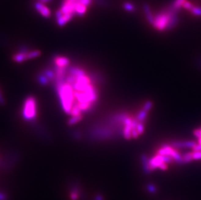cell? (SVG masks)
<instances>
[{"instance_id": "cell-1", "label": "cell", "mask_w": 201, "mask_h": 200, "mask_svg": "<svg viewBox=\"0 0 201 200\" xmlns=\"http://www.w3.org/2000/svg\"><path fill=\"white\" fill-rule=\"evenodd\" d=\"M63 78L64 77L56 79L57 93L64 111L70 114L75 103L74 92L72 86L68 82L64 81Z\"/></svg>"}, {"instance_id": "cell-2", "label": "cell", "mask_w": 201, "mask_h": 200, "mask_svg": "<svg viewBox=\"0 0 201 200\" xmlns=\"http://www.w3.org/2000/svg\"><path fill=\"white\" fill-rule=\"evenodd\" d=\"M23 116L27 121L34 120L37 116V101L33 96H29L25 100L23 111Z\"/></svg>"}, {"instance_id": "cell-3", "label": "cell", "mask_w": 201, "mask_h": 200, "mask_svg": "<svg viewBox=\"0 0 201 200\" xmlns=\"http://www.w3.org/2000/svg\"><path fill=\"white\" fill-rule=\"evenodd\" d=\"M169 22V16L166 11L159 12L154 16L153 26L159 31L166 29Z\"/></svg>"}, {"instance_id": "cell-4", "label": "cell", "mask_w": 201, "mask_h": 200, "mask_svg": "<svg viewBox=\"0 0 201 200\" xmlns=\"http://www.w3.org/2000/svg\"><path fill=\"white\" fill-rule=\"evenodd\" d=\"M35 9L37 10V11L45 18H49L51 16V11L50 10L44 5V3H42L41 2H37L35 5Z\"/></svg>"}, {"instance_id": "cell-5", "label": "cell", "mask_w": 201, "mask_h": 200, "mask_svg": "<svg viewBox=\"0 0 201 200\" xmlns=\"http://www.w3.org/2000/svg\"><path fill=\"white\" fill-rule=\"evenodd\" d=\"M54 63L56 64L58 68H67V66L70 64V60L67 58L63 57V56H57L54 59Z\"/></svg>"}, {"instance_id": "cell-6", "label": "cell", "mask_w": 201, "mask_h": 200, "mask_svg": "<svg viewBox=\"0 0 201 200\" xmlns=\"http://www.w3.org/2000/svg\"><path fill=\"white\" fill-rule=\"evenodd\" d=\"M163 163L164 162L162 160V158H161L159 155L151 158V159L149 160V165L150 170L152 171L155 168H159V166L162 165Z\"/></svg>"}, {"instance_id": "cell-7", "label": "cell", "mask_w": 201, "mask_h": 200, "mask_svg": "<svg viewBox=\"0 0 201 200\" xmlns=\"http://www.w3.org/2000/svg\"><path fill=\"white\" fill-rule=\"evenodd\" d=\"M143 10L144 13L145 14L146 18H147V21L150 24L153 25L154 24V16L151 12V9H150V6L147 4H144L143 6Z\"/></svg>"}, {"instance_id": "cell-8", "label": "cell", "mask_w": 201, "mask_h": 200, "mask_svg": "<svg viewBox=\"0 0 201 200\" xmlns=\"http://www.w3.org/2000/svg\"><path fill=\"white\" fill-rule=\"evenodd\" d=\"M141 159L143 169L144 173L147 174V175H148V174H150V172H152V170H150V168L149 160L148 159V157H147V155H142L141 156Z\"/></svg>"}, {"instance_id": "cell-9", "label": "cell", "mask_w": 201, "mask_h": 200, "mask_svg": "<svg viewBox=\"0 0 201 200\" xmlns=\"http://www.w3.org/2000/svg\"><path fill=\"white\" fill-rule=\"evenodd\" d=\"M27 52H20L14 54L13 57V59L14 62L17 63H22L27 60Z\"/></svg>"}, {"instance_id": "cell-10", "label": "cell", "mask_w": 201, "mask_h": 200, "mask_svg": "<svg viewBox=\"0 0 201 200\" xmlns=\"http://www.w3.org/2000/svg\"><path fill=\"white\" fill-rule=\"evenodd\" d=\"M197 144L194 142H174L173 146L176 147H194Z\"/></svg>"}, {"instance_id": "cell-11", "label": "cell", "mask_w": 201, "mask_h": 200, "mask_svg": "<svg viewBox=\"0 0 201 200\" xmlns=\"http://www.w3.org/2000/svg\"><path fill=\"white\" fill-rule=\"evenodd\" d=\"M186 0H174V1L170 5V7L173 9L174 11L178 12L180 9L183 6L184 2Z\"/></svg>"}, {"instance_id": "cell-12", "label": "cell", "mask_w": 201, "mask_h": 200, "mask_svg": "<svg viewBox=\"0 0 201 200\" xmlns=\"http://www.w3.org/2000/svg\"><path fill=\"white\" fill-rule=\"evenodd\" d=\"M83 119V115L80 116H72L68 121V125H73L78 124Z\"/></svg>"}, {"instance_id": "cell-13", "label": "cell", "mask_w": 201, "mask_h": 200, "mask_svg": "<svg viewBox=\"0 0 201 200\" xmlns=\"http://www.w3.org/2000/svg\"><path fill=\"white\" fill-rule=\"evenodd\" d=\"M41 55V52L39 50H33L27 52V60L38 57Z\"/></svg>"}, {"instance_id": "cell-14", "label": "cell", "mask_w": 201, "mask_h": 200, "mask_svg": "<svg viewBox=\"0 0 201 200\" xmlns=\"http://www.w3.org/2000/svg\"><path fill=\"white\" fill-rule=\"evenodd\" d=\"M183 163H188L193 160L192 153H187L182 156Z\"/></svg>"}, {"instance_id": "cell-15", "label": "cell", "mask_w": 201, "mask_h": 200, "mask_svg": "<svg viewBox=\"0 0 201 200\" xmlns=\"http://www.w3.org/2000/svg\"><path fill=\"white\" fill-rule=\"evenodd\" d=\"M147 112L143 109L142 111H141L139 112V113L138 114L137 116V120L141 122L144 121L146 117H147Z\"/></svg>"}, {"instance_id": "cell-16", "label": "cell", "mask_w": 201, "mask_h": 200, "mask_svg": "<svg viewBox=\"0 0 201 200\" xmlns=\"http://www.w3.org/2000/svg\"><path fill=\"white\" fill-rule=\"evenodd\" d=\"M123 8L126 10V11L128 12H134L135 11V8L133 6V5L129 2L124 3L123 4Z\"/></svg>"}, {"instance_id": "cell-17", "label": "cell", "mask_w": 201, "mask_h": 200, "mask_svg": "<svg viewBox=\"0 0 201 200\" xmlns=\"http://www.w3.org/2000/svg\"><path fill=\"white\" fill-rule=\"evenodd\" d=\"M189 11L196 16H201V7L193 6Z\"/></svg>"}, {"instance_id": "cell-18", "label": "cell", "mask_w": 201, "mask_h": 200, "mask_svg": "<svg viewBox=\"0 0 201 200\" xmlns=\"http://www.w3.org/2000/svg\"><path fill=\"white\" fill-rule=\"evenodd\" d=\"M147 190L148 191V192L151 194H155L157 192V188L154 184L149 183L147 185Z\"/></svg>"}, {"instance_id": "cell-19", "label": "cell", "mask_w": 201, "mask_h": 200, "mask_svg": "<svg viewBox=\"0 0 201 200\" xmlns=\"http://www.w3.org/2000/svg\"><path fill=\"white\" fill-rule=\"evenodd\" d=\"M194 5L192 4V3H191L190 2H188V1H185L183 5V7L185 9H186V10H188V11H190L191 9H192L193 8Z\"/></svg>"}, {"instance_id": "cell-20", "label": "cell", "mask_w": 201, "mask_h": 200, "mask_svg": "<svg viewBox=\"0 0 201 200\" xmlns=\"http://www.w3.org/2000/svg\"><path fill=\"white\" fill-rule=\"evenodd\" d=\"M193 158L195 160L201 159V151H195L192 153Z\"/></svg>"}, {"instance_id": "cell-21", "label": "cell", "mask_w": 201, "mask_h": 200, "mask_svg": "<svg viewBox=\"0 0 201 200\" xmlns=\"http://www.w3.org/2000/svg\"><path fill=\"white\" fill-rule=\"evenodd\" d=\"M137 131L138 134H141V133L144 131V126L142 123H139L137 126Z\"/></svg>"}, {"instance_id": "cell-22", "label": "cell", "mask_w": 201, "mask_h": 200, "mask_svg": "<svg viewBox=\"0 0 201 200\" xmlns=\"http://www.w3.org/2000/svg\"><path fill=\"white\" fill-rule=\"evenodd\" d=\"M152 106V104L151 102H150V101H147V103H146V104L144 105L143 110H144L145 111L148 112V111L150 110V109H151Z\"/></svg>"}, {"instance_id": "cell-23", "label": "cell", "mask_w": 201, "mask_h": 200, "mask_svg": "<svg viewBox=\"0 0 201 200\" xmlns=\"http://www.w3.org/2000/svg\"><path fill=\"white\" fill-rule=\"evenodd\" d=\"M193 150L195 151H201V144H200L199 145H196L194 147Z\"/></svg>"}, {"instance_id": "cell-24", "label": "cell", "mask_w": 201, "mask_h": 200, "mask_svg": "<svg viewBox=\"0 0 201 200\" xmlns=\"http://www.w3.org/2000/svg\"><path fill=\"white\" fill-rule=\"evenodd\" d=\"M52 0H39V2H41L42 3H46V2H51Z\"/></svg>"}, {"instance_id": "cell-25", "label": "cell", "mask_w": 201, "mask_h": 200, "mask_svg": "<svg viewBox=\"0 0 201 200\" xmlns=\"http://www.w3.org/2000/svg\"><path fill=\"white\" fill-rule=\"evenodd\" d=\"M0 102H1L2 104H3V103H4V101H3V98L2 97V94H1V92H0Z\"/></svg>"}]
</instances>
